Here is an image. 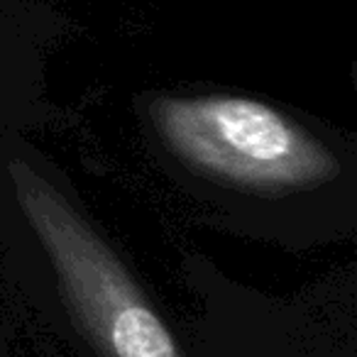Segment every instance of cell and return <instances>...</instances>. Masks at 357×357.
<instances>
[{"label":"cell","mask_w":357,"mask_h":357,"mask_svg":"<svg viewBox=\"0 0 357 357\" xmlns=\"http://www.w3.org/2000/svg\"><path fill=\"white\" fill-rule=\"evenodd\" d=\"M154 130L186 169L255 194L316 189L337 174L333 152L289 115L245 96H181L152 105Z\"/></svg>","instance_id":"6da1fadb"},{"label":"cell","mask_w":357,"mask_h":357,"mask_svg":"<svg viewBox=\"0 0 357 357\" xmlns=\"http://www.w3.org/2000/svg\"><path fill=\"white\" fill-rule=\"evenodd\" d=\"M15 186L66 308L98 357H186L135 277L74 206L27 169Z\"/></svg>","instance_id":"7a4b0ae2"}]
</instances>
